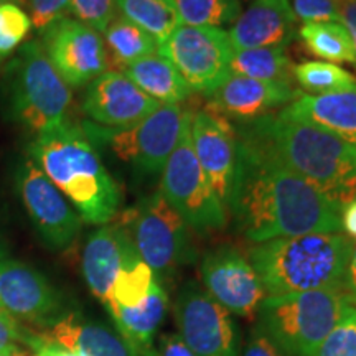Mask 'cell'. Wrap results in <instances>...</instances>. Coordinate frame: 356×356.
Masks as SVG:
<instances>
[{
  "label": "cell",
  "instance_id": "d590c367",
  "mask_svg": "<svg viewBox=\"0 0 356 356\" xmlns=\"http://www.w3.org/2000/svg\"><path fill=\"white\" fill-rule=\"evenodd\" d=\"M292 10L297 20L305 24L315 22H340L338 0H293Z\"/></svg>",
  "mask_w": 356,
  "mask_h": 356
},
{
  "label": "cell",
  "instance_id": "ba28073f",
  "mask_svg": "<svg viewBox=\"0 0 356 356\" xmlns=\"http://www.w3.org/2000/svg\"><path fill=\"white\" fill-rule=\"evenodd\" d=\"M190 115L180 104H160L131 127L109 129L95 122H83L81 127L92 145H106L137 172L155 175L162 173Z\"/></svg>",
  "mask_w": 356,
  "mask_h": 356
},
{
  "label": "cell",
  "instance_id": "f546056e",
  "mask_svg": "<svg viewBox=\"0 0 356 356\" xmlns=\"http://www.w3.org/2000/svg\"><path fill=\"white\" fill-rule=\"evenodd\" d=\"M293 78L310 96L332 95L356 86V78L350 71L328 61H302L293 66Z\"/></svg>",
  "mask_w": 356,
  "mask_h": 356
},
{
  "label": "cell",
  "instance_id": "277c9868",
  "mask_svg": "<svg viewBox=\"0 0 356 356\" xmlns=\"http://www.w3.org/2000/svg\"><path fill=\"white\" fill-rule=\"evenodd\" d=\"M351 249L343 233H307L252 244L248 259L267 296L343 291Z\"/></svg>",
  "mask_w": 356,
  "mask_h": 356
},
{
  "label": "cell",
  "instance_id": "bcb514c9",
  "mask_svg": "<svg viewBox=\"0 0 356 356\" xmlns=\"http://www.w3.org/2000/svg\"><path fill=\"white\" fill-rule=\"evenodd\" d=\"M10 2L17 3V6H29V0H10Z\"/></svg>",
  "mask_w": 356,
  "mask_h": 356
},
{
  "label": "cell",
  "instance_id": "60d3db41",
  "mask_svg": "<svg viewBox=\"0 0 356 356\" xmlns=\"http://www.w3.org/2000/svg\"><path fill=\"white\" fill-rule=\"evenodd\" d=\"M338 10H340V22L353 40L356 55V0H338Z\"/></svg>",
  "mask_w": 356,
  "mask_h": 356
},
{
  "label": "cell",
  "instance_id": "7c38bea8",
  "mask_svg": "<svg viewBox=\"0 0 356 356\" xmlns=\"http://www.w3.org/2000/svg\"><path fill=\"white\" fill-rule=\"evenodd\" d=\"M17 190L42 241L53 251L68 249L81 231V218L30 157L17 172Z\"/></svg>",
  "mask_w": 356,
  "mask_h": 356
},
{
  "label": "cell",
  "instance_id": "ac0fdd59",
  "mask_svg": "<svg viewBox=\"0 0 356 356\" xmlns=\"http://www.w3.org/2000/svg\"><path fill=\"white\" fill-rule=\"evenodd\" d=\"M191 144L220 202L228 204L236 168V131L228 119L200 111L191 114Z\"/></svg>",
  "mask_w": 356,
  "mask_h": 356
},
{
  "label": "cell",
  "instance_id": "83f0119b",
  "mask_svg": "<svg viewBox=\"0 0 356 356\" xmlns=\"http://www.w3.org/2000/svg\"><path fill=\"white\" fill-rule=\"evenodd\" d=\"M302 42L328 63H356L355 44L341 22H315L299 30Z\"/></svg>",
  "mask_w": 356,
  "mask_h": 356
},
{
  "label": "cell",
  "instance_id": "8992f818",
  "mask_svg": "<svg viewBox=\"0 0 356 356\" xmlns=\"http://www.w3.org/2000/svg\"><path fill=\"white\" fill-rule=\"evenodd\" d=\"M121 225L131 236L140 259L152 269L160 284L197 261L190 226L168 204L160 190L129 208Z\"/></svg>",
  "mask_w": 356,
  "mask_h": 356
},
{
  "label": "cell",
  "instance_id": "44dd1931",
  "mask_svg": "<svg viewBox=\"0 0 356 356\" xmlns=\"http://www.w3.org/2000/svg\"><path fill=\"white\" fill-rule=\"evenodd\" d=\"M44 340L63 346L79 356H136L121 333L108 325L66 312L44 330H37Z\"/></svg>",
  "mask_w": 356,
  "mask_h": 356
},
{
  "label": "cell",
  "instance_id": "4316f807",
  "mask_svg": "<svg viewBox=\"0 0 356 356\" xmlns=\"http://www.w3.org/2000/svg\"><path fill=\"white\" fill-rule=\"evenodd\" d=\"M115 10L163 43L181 25L175 0H115Z\"/></svg>",
  "mask_w": 356,
  "mask_h": 356
},
{
  "label": "cell",
  "instance_id": "52a82bcc",
  "mask_svg": "<svg viewBox=\"0 0 356 356\" xmlns=\"http://www.w3.org/2000/svg\"><path fill=\"white\" fill-rule=\"evenodd\" d=\"M70 104L71 89L48 60L42 43H25L13 63V119L38 136L68 121Z\"/></svg>",
  "mask_w": 356,
  "mask_h": 356
},
{
  "label": "cell",
  "instance_id": "f35d334b",
  "mask_svg": "<svg viewBox=\"0 0 356 356\" xmlns=\"http://www.w3.org/2000/svg\"><path fill=\"white\" fill-rule=\"evenodd\" d=\"M26 348L32 351V356H79L73 351L63 348V346L53 343V341L44 340L37 330L30 328L29 340H26Z\"/></svg>",
  "mask_w": 356,
  "mask_h": 356
},
{
  "label": "cell",
  "instance_id": "cb8c5ba5",
  "mask_svg": "<svg viewBox=\"0 0 356 356\" xmlns=\"http://www.w3.org/2000/svg\"><path fill=\"white\" fill-rule=\"evenodd\" d=\"M122 73L160 104H181L193 92L175 66L160 53L126 66Z\"/></svg>",
  "mask_w": 356,
  "mask_h": 356
},
{
  "label": "cell",
  "instance_id": "9c48e42d",
  "mask_svg": "<svg viewBox=\"0 0 356 356\" xmlns=\"http://www.w3.org/2000/svg\"><path fill=\"white\" fill-rule=\"evenodd\" d=\"M190 122L191 115L163 167L160 193L191 229L204 234L225 228L228 218L195 155Z\"/></svg>",
  "mask_w": 356,
  "mask_h": 356
},
{
  "label": "cell",
  "instance_id": "836d02e7",
  "mask_svg": "<svg viewBox=\"0 0 356 356\" xmlns=\"http://www.w3.org/2000/svg\"><path fill=\"white\" fill-rule=\"evenodd\" d=\"M68 12L97 33H102L115 17V0H70Z\"/></svg>",
  "mask_w": 356,
  "mask_h": 356
},
{
  "label": "cell",
  "instance_id": "f1b7e54d",
  "mask_svg": "<svg viewBox=\"0 0 356 356\" xmlns=\"http://www.w3.org/2000/svg\"><path fill=\"white\" fill-rule=\"evenodd\" d=\"M155 274L149 266L140 259L137 249H134L124 262L122 269L119 270L118 277L114 280L111 299L104 307H131L139 305L142 300L149 296L150 289L155 284Z\"/></svg>",
  "mask_w": 356,
  "mask_h": 356
},
{
  "label": "cell",
  "instance_id": "1f68e13d",
  "mask_svg": "<svg viewBox=\"0 0 356 356\" xmlns=\"http://www.w3.org/2000/svg\"><path fill=\"white\" fill-rule=\"evenodd\" d=\"M32 29V20L24 8L13 2L0 3V61L12 53Z\"/></svg>",
  "mask_w": 356,
  "mask_h": 356
},
{
  "label": "cell",
  "instance_id": "f6af8a7d",
  "mask_svg": "<svg viewBox=\"0 0 356 356\" xmlns=\"http://www.w3.org/2000/svg\"><path fill=\"white\" fill-rule=\"evenodd\" d=\"M0 317H10V315H8V312L3 309L2 302H0Z\"/></svg>",
  "mask_w": 356,
  "mask_h": 356
},
{
  "label": "cell",
  "instance_id": "b9f144b4",
  "mask_svg": "<svg viewBox=\"0 0 356 356\" xmlns=\"http://www.w3.org/2000/svg\"><path fill=\"white\" fill-rule=\"evenodd\" d=\"M343 291L346 293V297H348L350 304L356 307V241H353V249H351Z\"/></svg>",
  "mask_w": 356,
  "mask_h": 356
},
{
  "label": "cell",
  "instance_id": "5bb4252c",
  "mask_svg": "<svg viewBox=\"0 0 356 356\" xmlns=\"http://www.w3.org/2000/svg\"><path fill=\"white\" fill-rule=\"evenodd\" d=\"M203 289L231 315L254 317L267 293L248 257L233 246L215 248L207 252L200 266Z\"/></svg>",
  "mask_w": 356,
  "mask_h": 356
},
{
  "label": "cell",
  "instance_id": "30bf717a",
  "mask_svg": "<svg viewBox=\"0 0 356 356\" xmlns=\"http://www.w3.org/2000/svg\"><path fill=\"white\" fill-rule=\"evenodd\" d=\"M234 51L228 32L218 26L180 25L159 44L160 55L175 66L191 91L204 96L231 76Z\"/></svg>",
  "mask_w": 356,
  "mask_h": 356
},
{
  "label": "cell",
  "instance_id": "74e56055",
  "mask_svg": "<svg viewBox=\"0 0 356 356\" xmlns=\"http://www.w3.org/2000/svg\"><path fill=\"white\" fill-rule=\"evenodd\" d=\"M241 356H284V353L257 325H254L244 343Z\"/></svg>",
  "mask_w": 356,
  "mask_h": 356
},
{
  "label": "cell",
  "instance_id": "4fadbf2b",
  "mask_svg": "<svg viewBox=\"0 0 356 356\" xmlns=\"http://www.w3.org/2000/svg\"><path fill=\"white\" fill-rule=\"evenodd\" d=\"M42 47L58 74L71 88L86 86L109 68L101 35L71 17H61L43 30Z\"/></svg>",
  "mask_w": 356,
  "mask_h": 356
},
{
  "label": "cell",
  "instance_id": "7bdbcfd3",
  "mask_svg": "<svg viewBox=\"0 0 356 356\" xmlns=\"http://www.w3.org/2000/svg\"><path fill=\"white\" fill-rule=\"evenodd\" d=\"M341 229L345 231L348 238L356 241V200L341 210Z\"/></svg>",
  "mask_w": 356,
  "mask_h": 356
},
{
  "label": "cell",
  "instance_id": "7dc6e473",
  "mask_svg": "<svg viewBox=\"0 0 356 356\" xmlns=\"http://www.w3.org/2000/svg\"><path fill=\"white\" fill-rule=\"evenodd\" d=\"M2 2H6V0H0V3H2Z\"/></svg>",
  "mask_w": 356,
  "mask_h": 356
},
{
  "label": "cell",
  "instance_id": "9a60e30c",
  "mask_svg": "<svg viewBox=\"0 0 356 356\" xmlns=\"http://www.w3.org/2000/svg\"><path fill=\"white\" fill-rule=\"evenodd\" d=\"M0 302L13 320L40 330L68 312L50 280L35 267L12 259L0 261Z\"/></svg>",
  "mask_w": 356,
  "mask_h": 356
},
{
  "label": "cell",
  "instance_id": "ee69618b",
  "mask_svg": "<svg viewBox=\"0 0 356 356\" xmlns=\"http://www.w3.org/2000/svg\"><path fill=\"white\" fill-rule=\"evenodd\" d=\"M3 259H7V249L3 248L2 241H0V261H3Z\"/></svg>",
  "mask_w": 356,
  "mask_h": 356
},
{
  "label": "cell",
  "instance_id": "2e32d148",
  "mask_svg": "<svg viewBox=\"0 0 356 356\" xmlns=\"http://www.w3.org/2000/svg\"><path fill=\"white\" fill-rule=\"evenodd\" d=\"M159 101L147 96L122 71L108 70L88 84L83 111L91 121L102 127H131L152 114Z\"/></svg>",
  "mask_w": 356,
  "mask_h": 356
},
{
  "label": "cell",
  "instance_id": "5b68a950",
  "mask_svg": "<svg viewBox=\"0 0 356 356\" xmlns=\"http://www.w3.org/2000/svg\"><path fill=\"white\" fill-rule=\"evenodd\" d=\"M350 305L340 289L267 296L256 325L284 356H314Z\"/></svg>",
  "mask_w": 356,
  "mask_h": 356
},
{
  "label": "cell",
  "instance_id": "3957f363",
  "mask_svg": "<svg viewBox=\"0 0 356 356\" xmlns=\"http://www.w3.org/2000/svg\"><path fill=\"white\" fill-rule=\"evenodd\" d=\"M29 157L70 200L81 221L108 225L118 215L121 190L83 127L66 121L38 134Z\"/></svg>",
  "mask_w": 356,
  "mask_h": 356
},
{
  "label": "cell",
  "instance_id": "ffe728a7",
  "mask_svg": "<svg viewBox=\"0 0 356 356\" xmlns=\"http://www.w3.org/2000/svg\"><path fill=\"white\" fill-rule=\"evenodd\" d=\"M134 249L136 246L131 236L121 222L101 226L84 244L81 257L83 277L92 296L104 305L111 299L119 270Z\"/></svg>",
  "mask_w": 356,
  "mask_h": 356
},
{
  "label": "cell",
  "instance_id": "d6986e66",
  "mask_svg": "<svg viewBox=\"0 0 356 356\" xmlns=\"http://www.w3.org/2000/svg\"><path fill=\"white\" fill-rule=\"evenodd\" d=\"M291 0H252L228 32L234 50L284 47L296 37Z\"/></svg>",
  "mask_w": 356,
  "mask_h": 356
},
{
  "label": "cell",
  "instance_id": "8d00e7d4",
  "mask_svg": "<svg viewBox=\"0 0 356 356\" xmlns=\"http://www.w3.org/2000/svg\"><path fill=\"white\" fill-rule=\"evenodd\" d=\"M68 7L70 0H29L30 20L35 29L43 32L53 22L65 17Z\"/></svg>",
  "mask_w": 356,
  "mask_h": 356
},
{
  "label": "cell",
  "instance_id": "603a6c76",
  "mask_svg": "<svg viewBox=\"0 0 356 356\" xmlns=\"http://www.w3.org/2000/svg\"><path fill=\"white\" fill-rule=\"evenodd\" d=\"M168 310V293L163 284L155 280L149 296L139 305L131 307H108V312L115 325V330L121 333L132 351L149 348L155 345V335L162 325Z\"/></svg>",
  "mask_w": 356,
  "mask_h": 356
},
{
  "label": "cell",
  "instance_id": "d4e9b609",
  "mask_svg": "<svg viewBox=\"0 0 356 356\" xmlns=\"http://www.w3.org/2000/svg\"><path fill=\"white\" fill-rule=\"evenodd\" d=\"M102 35L111 61L121 68L119 71L142 58L159 53L157 40L122 15H115Z\"/></svg>",
  "mask_w": 356,
  "mask_h": 356
},
{
  "label": "cell",
  "instance_id": "484cf974",
  "mask_svg": "<svg viewBox=\"0 0 356 356\" xmlns=\"http://www.w3.org/2000/svg\"><path fill=\"white\" fill-rule=\"evenodd\" d=\"M231 74L259 81L292 83L293 66L284 47L248 48L234 51Z\"/></svg>",
  "mask_w": 356,
  "mask_h": 356
},
{
  "label": "cell",
  "instance_id": "7402d4cb",
  "mask_svg": "<svg viewBox=\"0 0 356 356\" xmlns=\"http://www.w3.org/2000/svg\"><path fill=\"white\" fill-rule=\"evenodd\" d=\"M280 114L322 127L356 147V86L323 96L302 95Z\"/></svg>",
  "mask_w": 356,
  "mask_h": 356
},
{
  "label": "cell",
  "instance_id": "ab89813d",
  "mask_svg": "<svg viewBox=\"0 0 356 356\" xmlns=\"http://www.w3.org/2000/svg\"><path fill=\"white\" fill-rule=\"evenodd\" d=\"M155 348L159 356H195L178 333H163L159 341H155Z\"/></svg>",
  "mask_w": 356,
  "mask_h": 356
},
{
  "label": "cell",
  "instance_id": "6da1fadb",
  "mask_svg": "<svg viewBox=\"0 0 356 356\" xmlns=\"http://www.w3.org/2000/svg\"><path fill=\"white\" fill-rule=\"evenodd\" d=\"M226 207L248 241L341 233V210L282 162L236 134V168Z\"/></svg>",
  "mask_w": 356,
  "mask_h": 356
},
{
  "label": "cell",
  "instance_id": "e0dca14e",
  "mask_svg": "<svg viewBox=\"0 0 356 356\" xmlns=\"http://www.w3.org/2000/svg\"><path fill=\"white\" fill-rule=\"evenodd\" d=\"M302 95L304 92L293 88L292 83L259 81L231 74L211 96H208L207 111L241 124L289 106Z\"/></svg>",
  "mask_w": 356,
  "mask_h": 356
},
{
  "label": "cell",
  "instance_id": "d6a6232c",
  "mask_svg": "<svg viewBox=\"0 0 356 356\" xmlns=\"http://www.w3.org/2000/svg\"><path fill=\"white\" fill-rule=\"evenodd\" d=\"M314 356H356V307L350 305L345 315Z\"/></svg>",
  "mask_w": 356,
  "mask_h": 356
},
{
  "label": "cell",
  "instance_id": "4dcf8cb0",
  "mask_svg": "<svg viewBox=\"0 0 356 356\" xmlns=\"http://www.w3.org/2000/svg\"><path fill=\"white\" fill-rule=\"evenodd\" d=\"M181 25L218 26L234 24L241 13V0H175Z\"/></svg>",
  "mask_w": 356,
  "mask_h": 356
},
{
  "label": "cell",
  "instance_id": "8fae6325",
  "mask_svg": "<svg viewBox=\"0 0 356 356\" xmlns=\"http://www.w3.org/2000/svg\"><path fill=\"white\" fill-rule=\"evenodd\" d=\"M173 315L177 333L195 356H241L233 315L195 280L180 287Z\"/></svg>",
  "mask_w": 356,
  "mask_h": 356
},
{
  "label": "cell",
  "instance_id": "e575fe53",
  "mask_svg": "<svg viewBox=\"0 0 356 356\" xmlns=\"http://www.w3.org/2000/svg\"><path fill=\"white\" fill-rule=\"evenodd\" d=\"M30 328L13 320L0 317V356H32L26 348Z\"/></svg>",
  "mask_w": 356,
  "mask_h": 356
},
{
  "label": "cell",
  "instance_id": "7a4b0ae2",
  "mask_svg": "<svg viewBox=\"0 0 356 356\" xmlns=\"http://www.w3.org/2000/svg\"><path fill=\"white\" fill-rule=\"evenodd\" d=\"M234 131L314 185L340 210L356 200V147L340 137L280 113L241 122Z\"/></svg>",
  "mask_w": 356,
  "mask_h": 356
}]
</instances>
